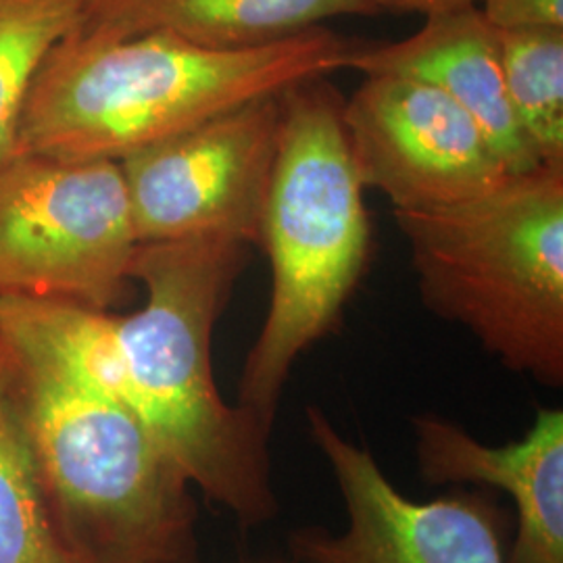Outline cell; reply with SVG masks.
<instances>
[{
  "mask_svg": "<svg viewBox=\"0 0 563 563\" xmlns=\"http://www.w3.org/2000/svg\"><path fill=\"white\" fill-rule=\"evenodd\" d=\"M136 249L120 163L38 153L0 162V295L107 311Z\"/></svg>",
  "mask_w": 563,
  "mask_h": 563,
  "instance_id": "cell-6",
  "label": "cell"
},
{
  "mask_svg": "<svg viewBox=\"0 0 563 563\" xmlns=\"http://www.w3.org/2000/svg\"><path fill=\"white\" fill-rule=\"evenodd\" d=\"M344 69L434 86L481 125L509 176L541 167L509 104L499 30L478 7L430 15L418 32L401 41L362 42Z\"/></svg>",
  "mask_w": 563,
  "mask_h": 563,
  "instance_id": "cell-11",
  "label": "cell"
},
{
  "mask_svg": "<svg viewBox=\"0 0 563 563\" xmlns=\"http://www.w3.org/2000/svg\"><path fill=\"white\" fill-rule=\"evenodd\" d=\"M81 11L84 0H0V162L15 151L42 63L80 23Z\"/></svg>",
  "mask_w": 563,
  "mask_h": 563,
  "instance_id": "cell-15",
  "label": "cell"
},
{
  "mask_svg": "<svg viewBox=\"0 0 563 563\" xmlns=\"http://www.w3.org/2000/svg\"><path fill=\"white\" fill-rule=\"evenodd\" d=\"M353 15L376 11L367 0H84L78 25L113 38L162 32L209 48H246Z\"/></svg>",
  "mask_w": 563,
  "mask_h": 563,
  "instance_id": "cell-12",
  "label": "cell"
},
{
  "mask_svg": "<svg viewBox=\"0 0 563 563\" xmlns=\"http://www.w3.org/2000/svg\"><path fill=\"white\" fill-rule=\"evenodd\" d=\"M376 13H413V15H437L446 11H457L465 7H478L481 0H367Z\"/></svg>",
  "mask_w": 563,
  "mask_h": 563,
  "instance_id": "cell-17",
  "label": "cell"
},
{
  "mask_svg": "<svg viewBox=\"0 0 563 563\" xmlns=\"http://www.w3.org/2000/svg\"><path fill=\"white\" fill-rule=\"evenodd\" d=\"M342 121L363 186L393 211L467 201L509 176L474 118L423 81L365 76Z\"/></svg>",
  "mask_w": 563,
  "mask_h": 563,
  "instance_id": "cell-9",
  "label": "cell"
},
{
  "mask_svg": "<svg viewBox=\"0 0 563 563\" xmlns=\"http://www.w3.org/2000/svg\"><path fill=\"white\" fill-rule=\"evenodd\" d=\"M282 95L244 102L120 163L139 244L228 234L262 241Z\"/></svg>",
  "mask_w": 563,
  "mask_h": 563,
  "instance_id": "cell-7",
  "label": "cell"
},
{
  "mask_svg": "<svg viewBox=\"0 0 563 563\" xmlns=\"http://www.w3.org/2000/svg\"><path fill=\"white\" fill-rule=\"evenodd\" d=\"M514 115L544 167L563 169V27L499 30Z\"/></svg>",
  "mask_w": 563,
  "mask_h": 563,
  "instance_id": "cell-14",
  "label": "cell"
},
{
  "mask_svg": "<svg viewBox=\"0 0 563 563\" xmlns=\"http://www.w3.org/2000/svg\"><path fill=\"white\" fill-rule=\"evenodd\" d=\"M307 423L341 488L346 528L295 532L292 551L302 563H507L504 516L483 493L411 501L322 409L309 407Z\"/></svg>",
  "mask_w": 563,
  "mask_h": 563,
  "instance_id": "cell-8",
  "label": "cell"
},
{
  "mask_svg": "<svg viewBox=\"0 0 563 563\" xmlns=\"http://www.w3.org/2000/svg\"><path fill=\"white\" fill-rule=\"evenodd\" d=\"M249 246L228 234L141 242L130 278L144 284V307L125 318L95 313L74 365L130 407L209 499L242 526H260L278 514L272 432L223 401L211 363L213 328Z\"/></svg>",
  "mask_w": 563,
  "mask_h": 563,
  "instance_id": "cell-1",
  "label": "cell"
},
{
  "mask_svg": "<svg viewBox=\"0 0 563 563\" xmlns=\"http://www.w3.org/2000/svg\"><path fill=\"white\" fill-rule=\"evenodd\" d=\"M360 44L325 25L246 48L76 25L34 78L13 153L121 162L239 104L341 71Z\"/></svg>",
  "mask_w": 563,
  "mask_h": 563,
  "instance_id": "cell-2",
  "label": "cell"
},
{
  "mask_svg": "<svg viewBox=\"0 0 563 563\" xmlns=\"http://www.w3.org/2000/svg\"><path fill=\"white\" fill-rule=\"evenodd\" d=\"M423 305L507 369L563 384V169L507 176L467 201L393 211Z\"/></svg>",
  "mask_w": 563,
  "mask_h": 563,
  "instance_id": "cell-5",
  "label": "cell"
},
{
  "mask_svg": "<svg viewBox=\"0 0 563 563\" xmlns=\"http://www.w3.org/2000/svg\"><path fill=\"white\" fill-rule=\"evenodd\" d=\"M0 376L69 562H199L192 483L130 407L7 323Z\"/></svg>",
  "mask_w": 563,
  "mask_h": 563,
  "instance_id": "cell-3",
  "label": "cell"
},
{
  "mask_svg": "<svg viewBox=\"0 0 563 563\" xmlns=\"http://www.w3.org/2000/svg\"><path fill=\"white\" fill-rule=\"evenodd\" d=\"M478 9L497 30L563 27V0H481Z\"/></svg>",
  "mask_w": 563,
  "mask_h": 563,
  "instance_id": "cell-16",
  "label": "cell"
},
{
  "mask_svg": "<svg viewBox=\"0 0 563 563\" xmlns=\"http://www.w3.org/2000/svg\"><path fill=\"white\" fill-rule=\"evenodd\" d=\"M342 104L325 78L282 92L280 141L260 241L272 267V292L242 365L236 402L269 432L295 363L336 330L369 255L365 186Z\"/></svg>",
  "mask_w": 563,
  "mask_h": 563,
  "instance_id": "cell-4",
  "label": "cell"
},
{
  "mask_svg": "<svg viewBox=\"0 0 563 563\" xmlns=\"http://www.w3.org/2000/svg\"><path fill=\"white\" fill-rule=\"evenodd\" d=\"M413 437L426 483L493 486L511 497L518 528L507 563H563L562 409H539L523 439L499 446L439 416H416Z\"/></svg>",
  "mask_w": 563,
  "mask_h": 563,
  "instance_id": "cell-10",
  "label": "cell"
},
{
  "mask_svg": "<svg viewBox=\"0 0 563 563\" xmlns=\"http://www.w3.org/2000/svg\"><path fill=\"white\" fill-rule=\"evenodd\" d=\"M0 563H71L20 411L0 376Z\"/></svg>",
  "mask_w": 563,
  "mask_h": 563,
  "instance_id": "cell-13",
  "label": "cell"
}]
</instances>
